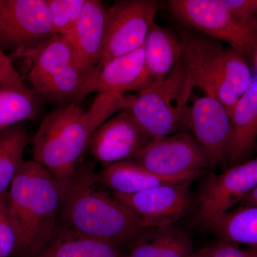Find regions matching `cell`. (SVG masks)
Masks as SVG:
<instances>
[{
  "mask_svg": "<svg viewBox=\"0 0 257 257\" xmlns=\"http://www.w3.org/2000/svg\"><path fill=\"white\" fill-rule=\"evenodd\" d=\"M90 166L79 167L72 177L59 182L62 226L77 234L124 248L147 229L138 216L104 192Z\"/></svg>",
  "mask_w": 257,
  "mask_h": 257,
  "instance_id": "obj_1",
  "label": "cell"
},
{
  "mask_svg": "<svg viewBox=\"0 0 257 257\" xmlns=\"http://www.w3.org/2000/svg\"><path fill=\"white\" fill-rule=\"evenodd\" d=\"M5 203L16 235L13 255L36 256L59 227L60 184L40 164L25 161L5 194Z\"/></svg>",
  "mask_w": 257,
  "mask_h": 257,
  "instance_id": "obj_2",
  "label": "cell"
},
{
  "mask_svg": "<svg viewBox=\"0 0 257 257\" xmlns=\"http://www.w3.org/2000/svg\"><path fill=\"white\" fill-rule=\"evenodd\" d=\"M101 124L90 108L60 106L47 115L32 139L33 160L62 182L73 176L89 147L93 134Z\"/></svg>",
  "mask_w": 257,
  "mask_h": 257,
  "instance_id": "obj_3",
  "label": "cell"
},
{
  "mask_svg": "<svg viewBox=\"0 0 257 257\" xmlns=\"http://www.w3.org/2000/svg\"><path fill=\"white\" fill-rule=\"evenodd\" d=\"M194 88L180 60L160 84L130 95L124 110L154 139L182 133L188 128V103Z\"/></svg>",
  "mask_w": 257,
  "mask_h": 257,
  "instance_id": "obj_4",
  "label": "cell"
},
{
  "mask_svg": "<svg viewBox=\"0 0 257 257\" xmlns=\"http://www.w3.org/2000/svg\"><path fill=\"white\" fill-rule=\"evenodd\" d=\"M172 14L182 25L226 42L245 57L257 52V29L234 18L221 0H172Z\"/></svg>",
  "mask_w": 257,
  "mask_h": 257,
  "instance_id": "obj_5",
  "label": "cell"
},
{
  "mask_svg": "<svg viewBox=\"0 0 257 257\" xmlns=\"http://www.w3.org/2000/svg\"><path fill=\"white\" fill-rule=\"evenodd\" d=\"M183 42L181 60L195 88L220 101L231 116L240 96L225 77L226 48L204 35H188Z\"/></svg>",
  "mask_w": 257,
  "mask_h": 257,
  "instance_id": "obj_6",
  "label": "cell"
},
{
  "mask_svg": "<svg viewBox=\"0 0 257 257\" xmlns=\"http://www.w3.org/2000/svg\"><path fill=\"white\" fill-rule=\"evenodd\" d=\"M46 0H0V45L13 57L55 35Z\"/></svg>",
  "mask_w": 257,
  "mask_h": 257,
  "instance_id": "obj_7",
  "label": "cell"
},
{
  "mask_svg": "<svg viewBox=\"0 0 257 257\" xmlns=\"http://www.w3.org/2000/svg\"><path fill=\"white\" fill-rule=\"evenodd\" d=\"M159 9L153 0L115 3L108 9L105 43L98 65L142 48Z\"/></svg>",
  "mask_w": 257,
  "mask_h": 257,
  "instance_id": "obj_8",
  "label": "cell"
},
{
  "mask_svg": "<svg viewBox=\"0 0 257 257\" xmlns=\"http://www.w3.org/2000/svg\"><path fill=\"white\" fill-rule=\"evenodd\" d=\"M257 187V157L231 166L221 174H211L204 181L197 200L195 221L205 225L224 214Z\"/></svg>",
  "mask_w": 257,
  "mask_h": 257,
  "instance_id": "obj_9",
  "label": "cell"
},
{
  "mask_svg": "<svg viewBox=\"0 0 257 257\" xmlns=\"http://www.w3.org/2000/svg\"><path fill=\"white\" fill-rule=\"evenodd\" d=\"M130 161L163 177H179L210 168L209 159L192 135L184 132L154 139Z\"/></svg>",
  "mask_w": 257,
  "mask_h": 257,
  "instance_id": "obj_10",
  "label": "cell"
},
{
  "mask_svg": "<svg viewBox=\"0 0 257 257\" xmlns=\"http://www.w3.org/2000/svg\"><path fill=\"white\" fill-rule=\"evenodd\" d=\"M192 182L158 186L132 195L113 196L133 211L147 229L177 224L192 207Z\"/></svg>",
  "mask_w": 257,
  "mask_h": 257,
  "instance_id": "obj_11",
  "label": "cell"
},
{
  "mask_svg": "<svg viewBox=\"0 0 257 257\" xmlns=\"http://www.w3.org/2000/svg\"><path fill=\"white\" fill-rule=\"evenodd\" d=\"M187 128L207 154L210 168L226 163L231 136V116L214 98L204 95L189 106Z\"/></svg>",
  "mask_w": 257,
  "mask_h": 257,
  "instance_id": "obj_12",
  "label": "cell"
},
{
  "mask_svg": "<svg viewBox=\"0 0 257 257\" xmlns=\"http://www.w3.org/2000/svg\"><path fill=\"white\" fill-rule=\"evenodd\" d=\"M153 140L131 114L123 110L94 132L88 148L106 167L130 160Z\"/></svg>",
  "mask_w": 257,
  "mask_h": 257,
  "instance_id": "obj_13",
  "label": "cell"
},
{
  "mask_svg": "<svg viewBox=\"0 0 257 257\" xmlns=\"http://www.w3.org/2000/svg\"><path fill=\"white\" fill-rule=\"evenodd\" d=\"M152 87L143 47L96 66L83 84L77 105L92 93L140 92Z\"/></svg>",
  "mask_w": 257,
  "mask_h": 257,
  "instance_id": "obj_14",
  "label": "cell"
},
{
  "mask_svg": "<svg viewBox=\"0 0 257 257\" xmlns=\"http://www.w3.org/2000/svg\"><path fill=\"white\" fill-rule=\"evenodd\" d=\"M108 9L99 0H86L75 26L65 35L74 52V63L86 75L100 62L107 27Z\"/></svg>",
  "mask_w": 257,
  "mask_h": 257,
  "instance_id": "obj_15",
  "label": "cell"
},
{
  "mask_svg": "<svg viewBox=\"0 0 257 257\" xmlns=\"http://www.w3.org/2000/svg\"><path fill=\"white\" fill-rule=\"evenodd\" d=\"M202 173L198 172L179 177H163L133 161L126 160L104 167L95 177L100 185L110 189L113 194L132 195L163 184L192 182Z\"/></svg>",
  "mask_w": 257,
  "mask_h": 257,
  "instance_id": "obj_16",
  "label": "cell"
},
{
  "mask_svg": "<svg viewBox=\"0 0 257 257\" xmlns=\"http://www.w3.org/2000/svg\"><path fill=\"white\" fill-rule=\"evenodd\" d=\"M232 136L226 163L247 160L257 143V76L236 103L231 114Z\"/></svg>",
  "mask_w": 257,
  "mask_h": 257,
  "instance_id": "obj_17",
  "label": "cell"
},
{
  "mask_svg": "<svg viewBox=\"0 0 257 257\" xmlns=\"http://www.w3.org/2000/svg\"><path fill=\"white\" fill-rule=\"evenodd\" d=\"M183 48V40L155 23L152 25L143 46L152 87L162 82L175 68L182 59Z\"/></svg>",
  "mask_w": 257,
  "mask_h": 257,
  "instance_id": "obj_18",
  "label": "cell"
},
{
  "mask_svg": "<svg viewBox=\"0 0 257 257\" xmlns=\"http://www.w3.org/2000/svg\"><path fill=\"white\" fill-rule=\"evenodd\" d=\"M194 251L188 231L173 224L147 229L124 257H189Z\"/></svg>",
  "mask_w": 257,
  "mask_h": 257,
  "instance_id": "obj_19",
  "label": "cell"
},
{
  "mask_svg": "<svg viewBox=\"0 0 257 257\" xmlns=\"http://www.w3.org/2000/svg\"><path fill=\"white\" fill-rule=\"evenodd\" d=\"M125 253L119 245L59 226L52 239L35 257H124Z\"/></svg>",
  "mask_w": 257,
  "mask_h": 257,
  "instance_id": "obj_20",
  "label": "cell"
},
{
  "mask_svg": "<svg viewBox=\"0 0 257 257\" xmlns=\"http://www.w3.org/2000/svg\"><path fill=\"white\" fill-rule=\"evenodd\" d=\"M15 57L30 59L31 68L28 78L34 88L74 63L70 43L65 37L60 35H53L36 48L25 51Z\"/></svg>",
  "mask_w": 257,
  "mask_h": 257,
  "instance_id": "obj_21",
  "label": "cell"
},
{
  "mask_svg": "<svg viewBox=\"0 0 257 257\" xmlns=\"http://www.w3.org/2000/svg\"><path fill=\"white\" fill-rule=\"evenodd\" d=\"M204 226L221 241L257 248V207L241 205L214 216Z\"/></svg>",
  "mask_w": 257,
  "mask_h": 257,
  "instance_id": "obj_22",
  "label": "cell"
},
{
  "mask_svg": "<svg viewBox=\"0 0 257 257\" xmlns=\"http://www.w3.org/2000/svg\"><path fill=\"white\" fill-rule=\"evenodd\" d=\"M26 127L17 124L0 133V197L10 189L24 162V151L30 143Z\"/></svg>",
  "mask_w": 257,
  "mask_h": 257,
  "instance_id": "obj_23",
  "label": "cell"
},
{
  "mask_svg": "<svg viewBox=\"0 0 257 257\" xmlns=\"http://www.w3.org/2000/svg\"><path fill=\"white\" fill-rule=\"evenodd\" d=\"M42 99L35 89L23 92L0 87V133L25 120L35 119L42 110Z\"/></svg>",
  "mask_w": 257,
  "mask_h": 257,
  "instance_id": "obj_24",
  "label": "cell"
},
{
  "mask_svg": "<svg viewBox=\"0 0 257 257\" xmlns=\"http://www.w3.org/2000/svg\"><path fill=\"white\" fill-rule=\"evenodd\" d=\"M55 35L65 36L75 26L86 0H46Z\"/></svg>",
  "mask_w": 257,
  "mask_h": 257,
  "instance_id": "obj_25",
  "label": "cell"
},
{
  "mask_svg": "<svg viewBox=\"0 0 257 257\" xmlns=\"http://www.w3.org/2000/svg\"><path fill=\"white\" fill-rule=\"evenodd\" d=\"M189 257H257V248L244 249L236 243L218 240L194 250Z\"/></svg>",
  "mask_w": 257,
  "mask_h": 257,
  "instance_id": "obj_26",
  "label": "cell"
},
{
  "mask_svg": "<svg viewBox=\"0 0 257 257\" xmlns=\"http://www.w3.org/2000/svg\"><path fill=\"white\" fill-rule=\"evenodd\" d=\"M5 197H0V257H10L14 253L17 239L7 212Z\"/></svg>",
  "mask_w": 257,
  "mask_h": 257,
  "instance_id": "obj_27",
  "label": "cell"
},
{
  "mask_svg": "<svg viewBox=\"0 0 257 257\" xmlns=\"http://www.w3.org/2000/svg\"><path fill=\"white\" fill-rule=\"evenodd\" d=\"M231 15L248 27L257 29V0H221Z\"/></svg>",
  "mask_w": 257,
  "mask_h": 257,
  "instance_id": "obj_28",
  "label": "cell"
},
{
  "mask_svg": "<svg viewBox=\"0 0 257 257\" xmlns=\"http://www.w3.org/2000/svg\"><path fill=\"white\" fill-rule=\"evenodd\" d=\"M0 87L12 88L23 92H30L33 89H29L20 74L17 72L11 58L5 55V51L0 45Z\"/></svg>",
  "mask_w": 257,
  "mask_h": 257,
  "instance_id": "obj_29",
  "label": "cell"
},
{
  "mask_svg": "<svg viewBox=\"0 0 257 257\" xmlns=\"http://www.w3.org/2000/svg\"><path fill=\"white\" fill-rule=\"evenodd\" d=\"M241 205L255 206L257 207V187L243 199Z\"/></svg>",
  "mask_w": 257,
  "mask_h": 257,
  "instance_id": "obj_30",
  "label": "cell"
}]
</instances>
